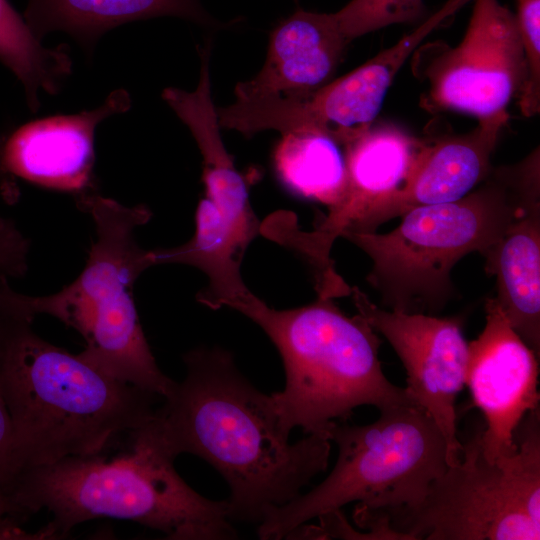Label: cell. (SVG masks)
<instances>
[{"mask_svg":"<svg viewBox=\"0 0 540 540\" xmlns=\"http://www.w3.org/2000/svg\"><path fill=\"white\" fill-rule=\"evenodd\" d=\"M360 314L393 347L407 373L410 399L436 422L446 442L447 465L460 462L456 400L465 385L468 342L458 317L385 310L358 287L350 295Z\"/></svg>","mask_w":540,"mask_h":540,"instance_id":"30bf717a","label":"cell"},{"mask_svg":"<svg viewBox=\"0 0 540 540\" xmlns=\"http://www.w3.org/2000/svg\"><path fill=\"white\" fill-rule=\"evenodd\" d=\"M538 199L536 148L518 163L493 166L484 181L457 200L408 210L388 233L342 237L372 260L366 280L380 293L383 306L432 313L452 297L454 265L471 252L484 256L519 212Z\"/></svg>","mask_w":540,"mask_h":540,"instance_id":"277c9868","label":"cell"},{"mask_svg":"<svg viewBox=\"0 0 540 540\" xmlns=\"http://www.w3.org/2000/svg\"><path fill=\"white\" fill-rule=\"evenodd\" d=\"M183 361L186 376L163 397L151 426L174 458L196 455L221 474L232 522L259 524L326 470L330 439L307 434L290 443L272 395L238 370L229 351L199 347Z\"/></svg>","mask_w":540,"mask_h":540,"instance_id":"6da1fadb","label":"cell"},{"mask_svg":"<svg viewBox=\"0 0 540 540\" xmlns=\"http://www.w3.org/2000/svg\"><path fill=\"white\" fill-rule=\"evenodd\" d=\"M424 13L422 0H351L333 14L341 33L351 42L393 24L414 23Z\"/></svg>","mask_w":540,"mask_h":540,"instance_id":"ffe728a7","label":"cell"},{"mask_svg":"<svg viewBox=\"0 0 540 540\" xmlns=\"http://www.w3.org/2000/svg\"><path fill=\"white\" fill-rule=\"evenodd\" d=\"M481 430L462 444L460 462L414 508L385 513L405 540H539L540 438L521 435L514 454L490 463Z\"/></svg>","mask_w":540,"mask_h":540,"instance_id":"ba28073f","label":"cell"},{"mask_svg":"<svg viewBox=\"0 0 540 540\" xmlns=\"http://www.w3.org/2000/svg\"><path fill=\"white\" fill-rule=\"evenodd\" d=\"M412 60L415 77L426 85L421 105L431 112L493 115L520 98L528 79L516 15L499 0H475L456 47L426 43Z\"/></svg>","mask_w":540,"mask_h":540,"instance_id":"9c48e42d","label":"cell"},{"mask_svg":"<svg viewBox=\"0 0 540 540\" xmlns=\"http://www.w3.org/2000/svg\"><path fill=\"white\" fill-rule=\"evenodd\" d=\"M349 44L333 13L298 9L271 31L263 67L236 85V100L313 92L334 79Z\"/></svg>","mask_w":540,"mask_h":540,"instance_id":"9a60e30c","label":"cell"},{"mask_svg":"<svg viewBox=\"0 0 540 540\" xmlns=\"http://www.w3.org/2000/svg\"><path fill=\"white\" fill-rule=\"evenodd\" d=\"M230 308L255 322L281 355L285 385L271 395L286 433L298 427L329 437L335 420L348 419L359 406L384 411L415 404L383 373L377 332L332 298L277 310L248 292Z\"/></svg>","mask_w":540,"mask_h":540,"instance_id":"5b68a950","label":"cell"},{"mask_svg":"<svg viewBox=\"0 0 540 540\" xmlns=\"http://www.w3.org/2000/svg\"><path fill=\"white\" fill-rule=\"evenodd\" d=\"M509 120L507 110L479 118L472 130L425 140L404 184L374 204L351 232H373L418 206L457 200L489 175L491 156Z\"/></svg>","mask_w":540,"mask_h":540,"instance_id":"5bb4252c","label":"cell"},{"mask_svg":"<svg viewBox=\"0 0 540 540\" xmlns=\"http://www.w3.org/2000/svg\"><path fill=\"white\" fill-rule=\"evenodd\" d=\"M30 243L16 223L0 214V289L28 270Z\"/></svg>","mask_w":540,"mask_h":540,"instance_id":"44dd1931","label":"cell"},{"mask_svg":"<svg viewBox=\"0 0 540 540\" xmlns=\"http://www.w3.org/2000/svg\"><path fill=\"white\" fill-rule=\"evenodd\" d=\"M28 518L5 494L0 492V539H33L34 534L21 527Z\"/></svg>","mask_w":540,"mask_h":540,"instance_id":"603a6c76","label":"cell"},{"mask_svg":"<svg viewBox=\"0 0 540 540\" xmlns=\"http://www.w3.org/2000/svg\"><path fill=\"white\" fill-rule=\"evenodd\" d=\"M205 196L195 215V232L184 244L149 250L152 266L185 264L208 278L197 300L211 309L230 307L249 289L241 276L247 247L260 234L261 222L249 200L246 175L237 169L203 172Z\"/></svg>","mask_w":540,"mask_h":540,"instance_id":"7c38bea8","label":"cell"},{"mask_svg":"<svg viewBox=\"0 0 540 540\" xmlns=\"http://www.w3.org/2000/svg\"><path fill=\"white\" fill-rule=\"evenodd\" d=\"M22 15L38 39L63 31L87 48L113 28L156 17H178L211 28L223 26L201 0H27Z\"/></svg>","mask_w":540,"mask_h":540,"instance_id":"e0dca14e","label":"cell"},{"mask_svg":"<svg viewBox=\"0 0 540 540\" xmlns=\"http://www.w3.org/2000/svg\"><path fill=\"white\" fill-rule=\"evenodd\" d=\"M150 421L113 456L66 457L19 473L7 497L27 516L49 512L43 528L51 539L104 517L137 522L172 540L236 539L227 500L208 499L181 478Z\"/></svg>","mask_w":540,"mask_h":540,"instance_id":"3957f363","label":"cell"},{"mask_svg":"<svg viewBox=\"0 0 540 540\" xmlns=\"http://www.w3.org/2000/svg\"><path fill=\"white\" fill-rule=\"evenodd\" d=\"M341 147L320 129L302 128L282 133L273 151L277 178L293 194L331 208L342 198L347 182Z\"/></svg>","mask_w":540,"mask_h":540,"instance_id":"ac0fdd59","label":"cell"},{"mask_svg":"<svg viewBox=\"0 0 540 540\" xmlns=\"http://www.w3.org/2000/svg\"><path fill=\"white\" fill-rule=\"evenodd\" d=\"M77 205L94 222L96 239L80 275L48 296L18 295L32 317L50 315L76 330L85 341L79 355L107 374L165 397L175 381L158 367L144 335L133 286L152 267L136 229L152 212L145 205L126 206L97 193L77 195Z\"/></svg>","mask_w":540,"mask_h":540,"instance_id":"8992f818","label":"cell"},{"mask_svg":"<svg viewBox=\"0 0 540 540\" xmlns=\"http://www.w3.org/2000/svg\"><path fill=\"white\" fill-rule=\"evenodd\" d=\"M0 62L22 84L32 112L40 106L39 93H58L72 70L67 47L44 46L8 0H0Z\"/></svg>","mask_w":540,"mask_h":540,"instance_id":"d6986e66","label":"cell"},{"mask_svg":"<svg viewBox=\"0 0 540 540\" xmlns=\"http://www.w3.org/2000/svg\"><path fill=\"white\" fill-rule=\"evenodd\" d=\"M16 473L12 419L0 389V492H6ZM7 496V495H6Z\"/></svg>","mask_w":540,"mask_h":540,"instance_id":"7402d4cb","label":"cell"},{"mask_svg":"<svg viewBox=\"0 0 540 540\" xmlns=\"http://www.w3.org/2000/svg\"><path fill=\"white\" fill-rule=\"evenodd\" d=\"M485 326L468 343L465 385L483 414L481 448L490 463L515 453V431L539 408V357L511 326L495 298L485 301Z\"/></svg>","mask_w":540,"mask_h":540,"instance_id":"8fae6325","label":"cell"},{"mask_svg":"<svg viewBox=\"0 0 540 540\" xmlns=\"http://www.w3.org/2000/svg\"><path fill=\"white\" fill-rule=\"evenodd\" d=\"M494 297L511 326L540 355V199L524 207L483 256Z\"/></svg>","mask_w":540,"mask_h":540,"instance_id":"2e32d148","label":"cell"},{"mask_svg":"<svg viewBox=\"0 0 540 540\" xmlns=\"http://www.w3.org/2000/svg\"><path fill=\"white\" fill-rule=\"evenodd\" d=\"M338 457L315 488L271 510L258 524L261 539H283L308 520L358 501L382 513L416 507L447 469L445 438L420 406L380 411L367 425L330 428Z\"/></svg>","mask_w":540,"mask_h":540,"instance_id":"52a82bcc","label":"cell"},{"mask_svg":"<svg viewBox=\"0 0 540 540\" xmlns=\"http://www.w3.org/2000/svg\"><path fill=\"white\" fill-rule=\"evenodd\" d=\"M10 284L0 291V389L14 428L15 477L105 452L148 423L162 397L119 380L32 329ZM14 477V478H15Z\"/></svg>","mask_w":540,"mask_h":540,"instance_id":"7a4b0ae2","label":"cell"},{"mask_svg":"<svg viewBox=\"0 0 540 540\" xmlns=\"http://www.w3.org/2000/svg\"><path fill=\"white\" fill-rule=\"evenodd\" d=\"M130 107V95L118 89L93 110L25 123L0 139V172L42 187L82 193L92 180L97 126Z\"/></svg>","mask_w":540,"mask_h":540,"instance_id":"4fadbf2b","label":"cell"}]
</instances>
